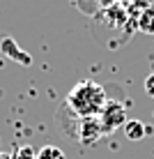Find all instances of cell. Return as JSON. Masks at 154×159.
I'll return each mask as SVG.
<instances>
[{"mask_svg":"<svg viewBox=\"0 0 154 159\" xmlns=\"http://www.w3.org/2000/svg\"><path fill=\"white\" fill-rule=\"evenodd\" d=\"M140 30L147 32V35H154V12H145L140 16Z\"/></svg>","mask_w":154,"mask_h":159,"instance_id":"ba28073f","label":"cell"},{"mask_svg":"<svg viewBox=\"0 0 154 159\" xmlns=\"http://www.w3.org/2000/svg\"><path fill=\"white\" fill-rule=\"evenodd\" d=\"M0 51H2L7 58H12V60H16V62H21V65H30V62H32V58L28 56V53L21 51L19 44H16L12 37H2V39H0Z\"/></svg>","mask_w":154,"mask_h":159,"instance_id":"277c9868","label":"cell"},{"mask_svg":"<svg viewBox=\"0 0 154 159\" xmlns=\"http://www.w3.org/2000/svg\"><path fill=\"white\" fill-rule=\"evenodd\" d=\"M103 134V127H101V120L97 118H81L78 122V139L83 143H95L99 136Z\"/></svg>","mask_w":154,"mask_h":159,"instance_id":"3957f363","label":"cell"},{"mask_svg":"<svg viewBox=\"0 0 154 159\" xmlns=\"http://www.w3.org/2000/svg\"><path fill=\"white\" fill-rule=\"evenodd\" d=\"M124 134H126L129 141H140L143 136H145V125H143L140 120H126Z\"/></svg>","mask_w":154,"mask_h":159,"instance_id":"5b68a950","label":"cell"},{"mask_svg":"<svg viewBox=\"0 0 154 159\" xmlns=\"http://www.w3.org/2000/svg\"><path fill=\"white\" fill-rule=\"evenodd\" d=\"M9 159H37V150L32 145H19L9 155Z\"/></svg>","mask_w":154,"mask_h":159,"instance_id":"52a82bcc","label":"cell"},{"mask_svg":"<svg viewBox=\"0 0 154 159\" xmlns=\"http://www.w3.org/2000/svg\"><path fill=\"white\" fill-rule=\"evenodd\" d=\"M145 92L154 99V74H150V76L145 79Z\"/></svg>","mask_w":154,"mask_h":159,"instance_id":"9c48e42d","label":"cell"},{"mask_svg":"<svg viewBox=\"0 0 154 159\" xmlns=\"http://www.w3.org/2000/svg\"><path fill=\"white\" fill-rule=\"evenodd\" d=\"M37 159H67L62 150L58 145H44L39 152H37Z\"/></svg>","mask_w":154,"mask_h":159,"instance_id":"8992f818","label":"cell"},{"mask_svg":"<svg viewBox=\"0 0 154 159\" xmlns=\"http://www.w3.org/2000/svg\"><path fill=\"white\" fill-rule=\"evenodd\" d=\"M99 120H101L103 134H111V131L117 129L120 125H126V108H124V104L108 99V104L103 106V111L99 113Z\"/></svg>","mask_w":154,"mask_h":159,"instance_id":"7a4b0ae2","label":"cell"},{"mask_svg":"<svg viewBox=\"0 0 154 159\" xmlns=\"http://www.w3.org/2000/svg\"><path fill=\"white\" fill-rule=\"evenodd\" d=\"M64 104L78 118H97L103 111V106L108 104V97L103 85L95 83V81H81L69 90Z\"/></svg>","mask_w":154,"mask_h":159,"instance_id":"6da1fadb","label":"cell"}]
</instances>
